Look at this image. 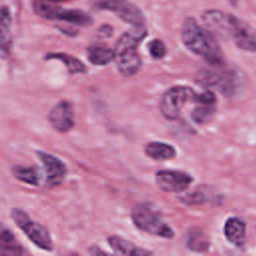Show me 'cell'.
<instances>
[{"mask_svg": "<svg viewBox=\"0 0 256 256\" xmlns=\"http://www.w3.org/2000/svg\"><path fill=\"white\" fill-rule=\"evenodd\" d=\"M93 5L97 9L114 13L119 19L130 25H145L146 18L142 10L128 0H93Z\"/></svg>", "mask_w": 256, "mask_h": 256, "instance_id": "ba28073f", "label": "cell"}, {"mask_svg": "<svg viewBox=\"0 0 256 256\" xmlns=\"http://www.w3.org/2000/svg\"><path fill=\"white\" fill-rule=\"evenodd\" d=\"M33 7L38 16L48 20L63 21L83 27L93 24V18L88 13L79 9L63 8L46 0H36Z\"/></svg>", "mask_w": 256, "mask_h": 256, "instance_id": "5b68a950", "label": "cell"}, {"mask_svg": "<svg viewBox=\"0 0 256 256\" xmlns=\"http://www.w3.org/2000/svg\"><path fill=\"white\" fill-rule=\"evenodd\" d=\"M195 101L197 104H205V105H215L216 103V96L215 94L210 91V90H206L200 94L195 93L193 100Z\"/></svg>", "mask_w": 256, "mask_h": 256, "instance_id": "484cf974", "label": "cell"}, {"mask_svg": "<svg viewBox=\"0 0 256 256\" xmlns=\"http://www.w3.org/2000/svg\"><path fill=\"white\" fill-rule=\"evenodd\" d=\"M131 218L134 225L143 232L167 239L174 236L173 230L150 204L139 203L135 205L131 210Z\"/></svg>", "mask_w": 256, "mask_h": 256, "instance_id": "3957f363", "label": "cell"}, {"mask_svg": "<svg viewBox=\"0 0 256 256\" xmlns=\"http://www.w3.org/2000/svg\"><path fill=\"white\" fill-rule=\"evenodd\" d=\"M194 90L188 86H173L169 88L161 97L159 109L161 114L168 120H175L185 104L193 100Z\"/></svg>", "mask_w": 256, "mask_h": 256, "instance_id": "52a82bcc", "label": "cell"}, {"mask_svg": "<svg viewBox=\"0 0 256 256\" xmlns=\"http://www.w3.org/2000/svg\"><path fill=\"white\" fill-rule=\"evenodd\" d=\"M222 65H211L213 68L200 70L196 75V82L205 88H215L222 94L231 96L239 88V79L234 71L223 69Z\"/></svg>", "mask_w": 256, "mask_h": 256, "instance_id": "277c9868", "label": "cell"}, {"mask_svg": "<svg viewBox=\"0 0 256 256\" xmlns=\"http://www.w3.org/2000/svg\"><path fill=\"white\" fill-rule=\"evenodd\" d=\"M158 187L165 192L179 193L185 191L192 182V177L178 170H160L155 174Z\"/></svg>", "mask_w": 256, "mask_h": 256, "instance_id": "8fae6325", "label": "cell"}, {"mask_svg": "<svg viewBox=\"0 0 256 256\" xmlns=\"http://www.w3.org/2000/svg\"><path fill=\"white\" fill-rule=\"evenodd\" d=\"M48 2H52V3H59V2H66V1H70V0H46Z\"/></svg>", "mask_w": 256, "mask_h": 256, "instance_id": "83f0119b", "label": "cell"}, {"mask_svg": "<svg viewBox=\"0 0 256 256\" xmlns=\"http://www.w3.org/2000/svg\"><path fill=\"white\" fill-rule=\"evenodd\" d=\"M108 244L113 249V251L117 254L121 255H129V256H142V255H149L151 254L149 251L141 249L135 246L130 241L120 237V236H110L107 239Z\"/></svg>", "mask_w": 256, "mask_h": 256, "instance_id": "2e32d148", "label": "cell"}, {"mask_svg": "<svg viewBox=\"0 0 256 256\" xmlns=\"http://www.w3.org/2000/svg\"><path fill=\"white\" fill-rule=\"evenodd\" d=\"M148 50L150 55L155 59H162L167 53L166 46L160 39H153L148 43Z\"/></svg>", "mask_w": 256, "mask_h": 256, "instance_id": "cb8c5ba5", "label": "cell"}, {"mask_svg": "<svg viewBox=\"0 0 256 256\" xmlns=\"http://www.w3.org/2000/svg\"><path fill=\"white\" fill-rule=\"evenodd\" d=\"M112 27L110 25H102L98 29V34L101 37H109L112 34Z\"/></svg>", "mask_w": 256, "mask_h": 256, "instance_id": "4316f807", "label": "cell"}, {"mask_svg": "<svg viewBox=\"0 0 256 256\" xmlns=\"http://www.w3.org/2000/svg\"><path fill=\"white\" fill-rule=\"evenodd\" d=\"M181 40L193 54L203 58L208 64H223L222 50L213 34L202 27L194 18L187 17L181 28Z\"/></svg>", "mask_w": 256, "mask_h": 256, "instance_id": "6da1fadb", "label": "cell"}, {"mask_svg": "<svg viewBox=\"0 0 256 256\" xmlns=\"http://www.w3.org/2000/svg\"><path fill=\"white\" fill-rule=\"evenodd\" d=\"M187 246L193 251H204L209 246V241L205 234L201 231L190 232L187 239Z\"/></svg>", "mask_w": 256, "mask_h": 256, "instance_id": "7402d4cb", "label": "cell"}, {"mask_svg": "<svg viewBox=\"0 0 256 256\" xmlns=\"http://www.w3.org/2000/svg\"><path fill=\"white\" fill-rule=\"evenodd\" d=\"M226 36H230L238 48L256 52V29L231 14H228Z\"/></svg>", "mask_w": 256, "mask_h": 256, "instance_id": "9c48e42d", "label": "cell"}, {"mask_svg": "<svg viewBox=\"0 0 256 256\" xmlns=\"http://www.w3.org/2000/svg\"><path fill=\"white\" fill-rule=\"evenodd\" d=\"M50 124L59 132H67L74 126V109L71 102L62 100L55 104L48 114Z\"/></svg>", "mask_w": 256, "mask_h": 256, "instance_id": "7c38bea8", "label": "cell"}, {"mask_svg": "<svg viewBox=\"0 0 256 256\" xmlns=\"http://www.w3.org/2000/svg\"><path fill=\"white\" fill-rule=\"evenodd\" d=\"M0 249L7 250L8 252L10 250L17 252L16 250L19 249L16 247L15 238L12 232L1 224H0Z\"/></svg>", "mask_w": 256, "mask_h": 256, "instance_id": "603a6c76", "label": "cell"}, {"mask_svg": "<svg viewBox=\"0 0 256 256\" xmlns=\"http://www.w3.org/2000/svg\"><path fill=\"white\" fill-rule=\"evenodd\" d=\"M11 217L34 245L45 251L52 250V239L46 227L36 221H33L25 211L19 208H14L12 210Z\"/></svg>", "mask_w": 256, "mask_h": 256, "instance_id": "8992f818", "label": "cell"}, {"mask_svg": "<svg viewBox=\"0 0 256 256\" xmlns=\"http://www.w3.org/2000/svg\"><path fill=\"white\" fill-rule=\"evenodd\" d=\"M37 156L45 169V186L47 188H54L60 185L67 174L65 163L54 155L43 151H37Z\"/></svg>", "mask_w": 256, "mask_h": 256, "instance_id": "30bf717a", "label": "cell"}, {"mask_svg": "<svg viewBox=\"0 0 256 256\" xmlns=\"http://www.w3.org/2000/svg\"><path fill=\"white\" fill-rule=\"evenodd\" d=\"M87 58L93 65H107L114 59V51L107 46L94 44L87 48Z\"/></svg>", "mask_w": 256, "mask_h": 256, "instance_id": "ac0fdd59", "label": "cell"}, {"mask_svg": "<svg viewBox=\"0 0 256 256\" xmlns=\"http://www.w3.org/2000/svg\"><path fill=\"white\" fill-rule=\"evenodd\" d=\"M12 173L16 179L29 185H38L39 173L34 167H25L16 165L12 168Z\"/></svg>", "mask_w": 256, "mask_h": 256, "instance_id": "ffe728a7", "label": "cell"}, {"mask_svg": "<svg viewBox=\"0 0 256 256\" xmlns=\"http://www.w3.org/2000/svg\"><path fill=\"white\" fill-rule=\"evenodd\" d=\"M147 35L145 26H133L118 39L114 51V61L121 75L131 77L138 73L142 66L138 46Z\"/></svg>", "mask_w": 256, "mask_h": 256, "instance_id": "7a4b0ae2", "label": "cell"}, {"mask_svg": "<svg viewBox=\"0 0 256 256\" xmlns=\"http://www.w3.org/2000/svg\"><path fill=\"white\" fill-rule=\"evenodd\" d=\"M145 153L148 157L157 161L169 160L176 156V150L172 145L158 141L149 142L145 146Z\"/></svg>", "mask_w": 256, "mask_h": 256, "instance_id": "e0dca14e", "label": "cell"}, {"mask_svg": "<svg viewBox=\"0 0 256 256\" xmlns=\"http://www.w3.org/2000/svg\"><path fill=\"white\" fill-rule=\"evenodd\" d=\"M224 234L226 239L234 246L241 247L245 243L246 225L238 217H230L224 225Z\"/></svg>", "mask_w": 256, "mask_h": 256, "instance_id": "5bb4252c", "label": "cell"}, {"mask_svg": "<svg viewBox=\"0 0 256 256\" xmlns=\"http://www.w3.org/2000/svg\"><path fill=\"white\" fill-rule=\"evenodd\" d=\"M214 105L199 104L191 112L192 120L197 124H206L212 120L215 115Z\"/></svg>", "mask_w": 256, "mask_h": 256, "instance_id": "44dd1931", "label": "cell"}, {"mask_svg": "<svg viewBox=\"0 0 256 256\" xmlns=\"http://www.w3.org/2000/svg\"><path fill=\"white\" fill-rule=\"evenodd\" d=\"M180 200L186 205H198L205 201V195L203 192L197 190L185 194L184 196L180 197Z\"/></svg>", "mask_w": 256, "mask_h": 256, "instance_id": "d4e9b609", "label": "cell"}, {"mask_svg": "<svg viewBox=\"0 0 256 256\" xmlns=\"http://www.w3.org/2000/svg\"><path fill=\"white\" fill-rule=\"evenodd\" d=\"M46 59H57L63 62L70 74H79V73H86L87 67L85 64L79 60L78 58L69 55L67 53H49L46 55Z\"/></svg>", "mask_w": 256, "mask_h": 256, "instance_id": "d6986e66", "label": "cell"}, {"mask_svg": "<svg viewBox=\"0 0 256 256\" xmlns=\"http://www.w3.org/2000/svg\"><path fill=\"white\" fill-rule=\"evenodd\" d=\"M205 25L212 31L219 35L226 36V27L228 22V14L223 13L220 10L210 9L206 10L201 16Z\"/></svg>", "mask_w": 256, "mask_h": 256, "instance_id": "9a60e30c", "label": "cell"}, {"mask_svg": "<svg viewBox=\"0 0 256 256\" xmlns=\"http://www.w3.org/2000/svg\"><path fill=\"white\" fill-rule=\"evenodd\" d=\"M13 16L11 9L7 5L0 6V59L5 60L9 57L12 42Z\"/></svg>", "mask_w": 256, "mask_h": 256, "instance_id": "4fadbf2b", "label": "cell"}]
</instances>
